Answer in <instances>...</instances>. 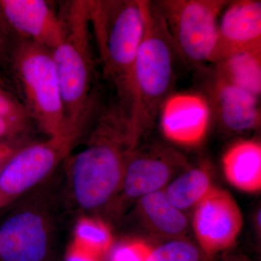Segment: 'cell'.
I'll use <instances>...</instances> for the list:
<instances>
[{
    "instance_id": "1",
    "label": "cell",
    "mask_w": 261,
    "mask_h": 261,
    "mask_svg": "<svg viewBox=\"0 0 261 261\" xmlns=\"http://www.w3.org/2000/svg\"><path fill=\"white\" fill-rule=\"evenodd\" d=\"M79 145L65 159L70 193L81 211L94 212L116 200L128 154L138 146L117 101L102 102Z\"/></svg>"
},
{
    "instance_id": "2",
    "label": "cell",
    "mask_w": 261,
    "mask_h": 261,
    "mask_svg": "<svg viewBox=\"0 0 261 261\" xmlns=\"http://www.w3.org/2000/svg\"><path fill=\"white\" fill-rule=\"evenodd\" d=\"M143 37L136 57L126 115L137 144L153 126L172 93L176 51L153 2L143 0Z\"/></svg>"
},
{
    "instance_id": "3",
    "label": "cell",
    "mask_w": 261,
    "mask_h": 261,
    "mask_svg": "<svg viewBox=\"0 0 261 261\" xmlns=\"http://www.w3.org/2000/svg\"><path fill=\"white\" fill-rule=\"evenodd\" d=\"M91 30L104 74L126 113L137 51L145 28L143 0L89 1Z\"/></svg>"
},
{
    "instance_id": "4",
    "label": "cell",
    "mask_w": 261,
    "mask_h": 261,
    "mask_svg": "<svg viewBox=\"0 0 261 261\" xmlns=\"http://www.w3.org/2000/svg\"><path fill=\"white\" fill-rule=\"evenodd\" d=\"M63 37L53 51L65 118L73 121L88 106L97 87L92 49L89 1L61 3Z\"/></svg>"
},
{
    "instance_id": "5",
    "label": "cell",
    "mask_w": 261,
    "mask_h": 261,
    "mask_svg": "<svg viewBox=\"0 0 261 261\" xmlns=\"http://www.w3.org/2000/svg\"><path fill=\"white\" fill-rule=\"evenodd\" d=\"M8 79L39 129L49 137L64 127V106L51 51L21 39Z\"/></svg>"
},
{
    "instance_id": "6",
    "label": "cell",
    "mask_w": 261,
    "mask_h": 261,
    "mask_svg": "<svg viewBox=\"0 0 261 261\" xmlns=\"http://www.w3.org/2000/svg\"><path fill=\"white\" fill-rule=\"evenodd\" d=\"M88 122L84 115L68 121L56 135L24 146L10 157L0 169V210L45 181L78 146Z\"/></svg>"
},
{
    "instance_id": "7",
    "label": "cell",
    "mask_w": 261,
    "mask_h": 261,
    "mask_svg": "<svg viewBox=\"0 0 261 261\" xmlns=\"http://www.w3.org/2000/svg\"><path fill=\"white\" fill-rule=\"evenodd\" d=\"M159 10L176 54L199 65L211 63L218 24L226 0H159Z\"/></svg>"
},
{
    "instance_id": "8",
    "label": "cell",
    "mask_w": 261,
    "mask_h": 261,
    "mask_svg": "<svg viewBox=\"0 0 261 261\" xmlns=\"http://www.w3.org/2000/svg\"><path fill=\"white\" fill-rule=\"evenodd\" d=\"M32 197L0 225V261H44L50 251L53 219L48 200Z\"/></svg>"
},
{
    "instance_id": "9",
    "label": "cell",
    "mask_w": 261,
    "mask_h": 261,
    "mask_svg": "<svg viewBox=\"0 0 261 261\" xmlns=\"http://www.w3.org/2000/svg\"><path fill=\"white\" fill-rule=\"evenodd\" d=\"M188 167L186 158L176 149L162 144L140 143L128 154L121 189L114 201H137L161 191Z\"/></svg>"
},
{
    "instance_id": "10",
    "label": "cell",
    "mask_w": 261,
    "mask_h": 261,
    "mask_svg": "<svg viewBox=\"0 0 261 261\" xmlns=\"http://www.w3.org/2000/svg\"><path fill=\"white\" fill-rule=\"evenodd\" d=\"M192 228L198 247L212 256L234 245L243 226V216L232 195L216 187L194 209Z\"/></svg>"
},
{
    "instance_id": "11",
    "label": "cell",
    "mask_w": 261,
    "mask_h": 261,
    "mask_svg": "<svg viewBox=\"0 0 261 261\" xmlns=\"http://www.w3.org/2000/svg\"><path fill=\"white\" fill-rule=\"evenodd\" d=\"M157 118L166 140L191 148L203 143L213 121L208 101L198 92H172L163 102Z\"/></svg>"
},
{
    "instance_id": "12",
    "label": "cell",
    "mask_w": 261,
    "mask_h": 261,
    "mask_svg": "<svg viewBox=\"0 0 261 261\" xmlns=\"http://www.w3.org/2000/svg\"><path fill=\"white\" fill-rule=\"evenodd\" d=\"M202 93L210 105L213 121L224 132L241 135L260 126V98L223 80L214 70Z\"/></svg>"
},
{
    "instance_id": "13",
    "label": "cell",
    "mask_w": 261,
    "mask_h": 261,
    "mask_svg": "<svg viewBox=\"0 0 261 261\" xmlns=\"http://www.w3.org/2000/svg\"><path fill=\"white\" fill-rule=\"evenodd\" d=\"M261 50V2L228 1L220 16L211 58L216 65L244 51Z\"/></svg>"
},
{
    "instance_id": "14",
    "label": "cell",
    "mask_w": 261,
    "mask_h": 261,
    "mask_svg": "<svg viewBox=\"0 0 261 261\" xmlns=\"http://www.w3.org/2000/svg\"><path fill=\"white\" fill-rule=\"evenodd\" d=\"M12 28L21 39L53 51L63 37L59 12L45 0H0Z\"/></svg>"
},
{
    "instance_id": "15",
    "label": "cell",
    "mask_w": 261,
    "mask_h": 261,
    "mask_svg": "<svg viewBox=\"0 0 261 261\" xmlns=\"http://www.w3.org/2000/svg\"><path fill=\"white\" fill-rule=\"evenodd\" d=\"M227 181L241 191L261 190V143L255 139L239 140L230 145L221 159Z\"/></svg>"
},
{
    "instance_id": "16",
    "label": "cell",
    "mask_w": 261,
    "mask_h": 261,
    "mask_svg": "<svg viewBox=\"0 0 261 261\" xmlns=\"http://www.w3.org/2000/svg\"><path fill=\"white\" fill-rule=\"evenodd\" d=\"M137 213L149 232L166 240L183 238L189 228L186 215L171 203L164 190L139 199Z\"/></svg>"
},
{
    "instance_id": "17",
    "label": "cell",
    "mask_w": 261,
    "mask_h": 261,
    "mask_svg": "<svg viewBox=\"0 0 261 261\" xmlns=\"http://www.w3.org/2000/svg\"><path fill=\"white\" fill-rule=\"evenodd\" d=\"M206 165L191 167L178 174L164 189L165 193L175 207L185 211L195 209L216 187Z\"/></svg>"
},
{
    "instance_id": "18",
    "label": "cell",
    "mask_w": 261,
    "mask_h": 261,
    "mask_svg": "<svg viewBox=\"0 0 261 261\" xmlns=\"http://www.w3.org/2000/svg\"><path fill=\"white\" fill-rule=\"evenodd\" d=\"M214 65L213 70L223 80L260 97L261 50L239 53Z\"/></svg>"
},
{
    "instance_id": "19",
    "label": "cell",
    "mask_w": 261,
    "mask_h": 261,
    "mask_svg": "<svg viewBox=\"0 0 261 261\" xmlns=\"http://www.w3.org/2000/svg\"><path fill=\"white\" fill-rule=\"evenodd\" d=\"M204 255L198 246L179 238L152 247L147 261H203Z\"/></svg>"
},
{
    "instance_id": "20",
    "label": "cell",
    "mask_w": 261,
    "mask_h": 261,
    "mask_svg": "<svg viewBox=\"0 0 261 261\" xmlns=\"http://www.w3.org/2000/svg\"><path fill=\"white\" fill-rule=\"evenodd\" d=\"M20 40L21 38L12 28L0 6V70L7 79L12 60Z\"/></svg>"
},
{
    "instance_id": "21",
    "label": "cell",
    "mask_w": 261,
    "mask_h": 261,
    "mask_svg": "<svg viewBox=\"0 0 261 261\" xmlns=\"http://www.w3.org/2000/svg\"><path fill=\"white\" fill-rule=\"evenodd\" d=\"M152 247L144 240H129L115 249L111 261H147Z\"/></svg>"
},
{
    "instance_id": "22",
    "label": "cell",
    "mask_w": 261,
    "mask_h": 261,
    "mask_svg": "<svg viewBox=\"0 0 261 261\" xmlns=\"http://www.w3.org/2000/svg\"><path fill=\"white\" fill-rule=\"evenodd\" d=\"M0 116H30L16 94L2 87H0Z\"/></svg>"
},
{
    "instance_id": "23",
    "label": "cell",
    "mask_w": 261,
    "mask_h": 261,
    "mask_svg": "<svg viewBox=\"0 0 261 261\" xmlns=\"http://www.w3.org/2000/svg\"><path fill=\"white\" fill-rule=\"evenodd\" d=\"M34 142L29 137L1 139L0 140V164L8 161L17 151Z\"/></svg>"
},
{
    "instance_id": "24",
    "label": "cell",
    "mask_w": 261,
    "mask_h": 261,
    "mask_svg": "<svg viewBox=\"0 0 261 261\" xmlns=\"http://www.w3.org/2000/svg\"><path fill=\"white\" fill-rule=\"evenodd\" d=\"M102 259L82 244L76 243L67 254L65 261H102Z\"/></svg>"
},
{
    "instance_id": "25",
    "label": "cell",
    "mask_w": 261,
    "mask_h": 261,
    "mask_svg": "<svg viewBox=\"0 0 261 261\" xmlns=\"http://www.w3.org/2000/svg\"><path fill=\"white\" fill-rule=\"evenodd\" d=\"M0 87L10 91V92L16 94H15L14 89H13V85L10 83V81L7 79V77L5 76L4 73L1 71V70H0Z\"/></svg>"
},
{
    "instance_id": "26",
    "label": "cell",
    "mask_w": 261,
    "mask_h": 261,
    "mask_svg": "<svg viewBox=\"0 0 261 261\" xmlns=\"http://www.w3.org/2000/svg\"><path fill=\"white\" fill-rule=\"evenodd\" d=\"M228 261H246V260H240V259H237V260H228Z\"/></svg>"
},
{
    "instance_id": "27",
    "label": "cell",
    "mask_w": 261,
    "mask_h": 261,
    "mask_svg": "<svg viewBox=\"0 0 261 261\" xmlns=\"http://www.w3.org/2000/svg\"><path fill=\"white\" fill-rule=\"evenodd\" d=\"M6 161H5V162H6ZM5 162L3 163H1V164H0V169H1L2 167H3V165H4V164H5Z\"/></svg>"
}]
</instances>
